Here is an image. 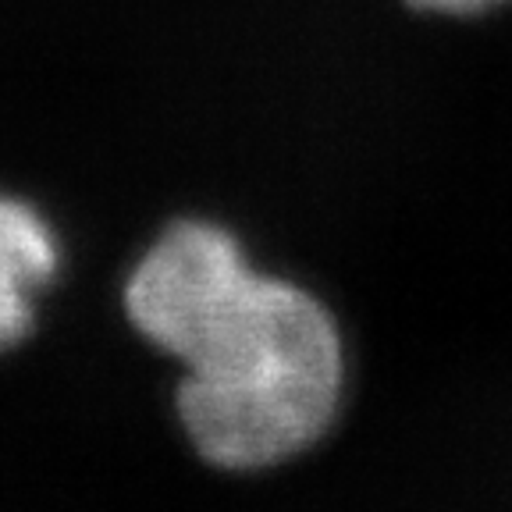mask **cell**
<instances>
[{"mask_svg":"<svg viewBox=\"0 0 512 512\" xmlns=\"http://www.w3.org/2000/svg\"><path fill=\"white\" fill-rule=\"evenodd\" d=\"M413 8L420 11H438V15H480V11H491L505 0H409Z\"/></svg>","mask_w":512,"mask_h":512,"instance_id":"3","label":"cell"},{"mask_svg":"<svg viewBox=\"0 0 512 512\" xmlns=\"http://www.w3.org/2000/svg\"><path fill=\"white\" fill-rule=\"evenodd\" d=\"M57 271V242L32 207L0 196V352L32 328V299Z\"/></svg>","mask_w":512,"mask_h":512,"instance_id":"2","label":"cell"},{"mask_svg":"<svg viewBox=\"0 0 512 512\" xmlns=\"http://www.w3.org/2000/svg\"><path fill=\"white\" fill-rule=\"evenodd\" d=\"M139 331L185 363L178 416L221 470H264L310 448L335 420L342 342L328 310L249 271L232 235L182 221L128 278Z\"/></svg>","mask_w":512,"mask_h":512,"instance_id":"1","label":"cell"}]
</instances>
